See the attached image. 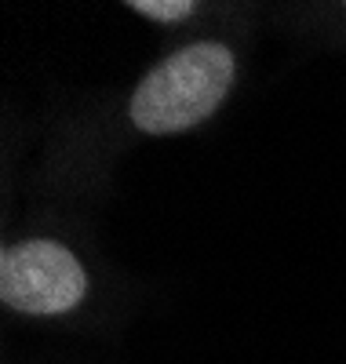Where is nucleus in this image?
<instances>
[{
  "label": "nucleus",
  "mask_w": 346,
  "mask_h": 364,
  "mask_svg": "<svg viewBox=\"0 0 346 364\" xmlns=\"http://www.w3.org/2000/svg\"><path fill=\"white\" fill-rule=\"evenodd\" d=\"M234 87V51L201 41L157 63L132 95V120L146 135L190 132L223 106Z\"/></svg>",
  "instance_id": "nucleus-1"
},
{
  "label": "nucleus",
  "mask_w": 346,
  "mask_h": 364,
  "mask_svg": "<svg viewBox=\"0 0 346 364\" xmlns=\"http://www.w3.org/2000/svg\"><path fill=\"white\" fill-rule=\"evenodd\" d=\"M84 295L88 273L58 240H22L0 255V299L8 310L55 317L80 306Z\"/></svg>",
  "instance_id": "nucleus-2"
},
{
  "label": "nucleus",
  "mask_w": 346,
  "mask_h": 364,
  "mask_svg": "<svg viewBox=\"0 0 346 364\" xmlns=\"http://www.w3.org/2000/svg\"><path fill=\"white\" fill-rule=\"evenodd\" d=\"M128 8L146 15V18H157V22H179L186 15H194L190 0H132Z\"/></svg>",
  "instance_id": "nucleus-3"
}]
</instances>
